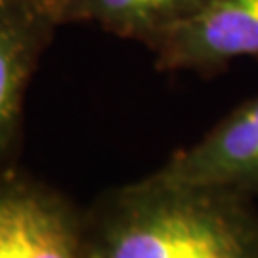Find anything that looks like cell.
Segmentation results:
<instances>
[{
    "label": "cell",
    "mask_w": 258,
    "mask_h": 258,
    "mask_svg": "<svg viewBox=\"0 0 258 258\" xmlns=\"http://www.w3.org/2000/svg\"><path fill=\"white\" fill-rule=\"evenodd\" d=\"M86 258H258L249 195L157 182L111 191L84 216Z\"/></svg>",
    "instance_id": "6da1fadb"
},
{
    "label": "cell",
    "mask_w": 258,
    "mask_h": 258,
    "mask_svg": "<svg viewBox=\"0 0 258 258\" xmlns=\"http://www.w3.org/2000/svg\"><path fill=\"white\" fill-rule=\"evenodd\" d=\"M205 0H63L59 25L96 23L115 37L136 40L151 52Z\"/></svg>",
    "instance_id": "8992f818"
},
{
    "label": "cell",
    "mask_w": 258,
    "mask_h": 258,
    "mask_svg": "<svg viewBox=\"0 0 258 258\" xmlns=\"http://www.w3.org/2000/svg\"><path fill=\"white\" fill-rule=\"evenodd\" d=\"M165 73H224L237 59H258V0H205L153 50Z\"/></svg>",
    "instance_id": "277c9868"
},
{
    "label": "cell",
    "mask_w": 258,
    "mask_h": 258,
    "mask_svg": "<svg viewBox=\"0 0 258 258\" xmlns=\"http://www.w3.org/2000/svg\"><path fill=\"white\" fill-rule=\"evenodd\" d=\"M0 258H86L84 216L52 187L0 172Z\"/></svg>",
    "instance_id": "7a4b0ae2"
},
{
    "label": "cell",
    "mask_w": 258,
    "mask_h": 258,
    "mask_svg": "<svg viewBox=\"0 0 258 258\" xmlns=\"http://www.w3.org/2000/svg\"><path fill=\"white\" fill-rule=\"evenodd\" d=\"M27 2L35 4V6H38L40 10H44V12H48V14H50L57 23H59L57 14H59V6H61V2H63V0H27Z\"/></svg>",
    "instance_id": "52a82bcc"
},
{
    "label": "cell",
    "mask_w": 258,
    "mask_h": 258,
    "mask_svg": "<svg viewBox=\"0 0 258 258\" xmlns=\"http://www.w3.org/2000/svg\"><path fill=\"white\" fill-rule=\"evenodd\" d=\"M149 176L163 184L230 189L258 199V94Z\"/></svg>",
    "instance_id": "3957f363"
},
{
    "label": "cell",
    "mask_w": 258,
    "mask_h": 258,
    "mask_svg": "<svg viewBox=\"0 0 258 258\" xmlns=\"http://www.w3.org/2000/svg\"><path fill=\"white\" fill-rule=\"evenodd\" d=\"M57 27L27 0H0V159L18 138L25 90Z\"/></svg>",
    "instance_id": "5b68a950"
}]
</instances>
